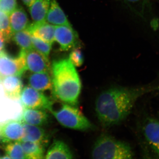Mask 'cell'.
Here are the masks:
<instances>
[{"instance_id":"cell-1","label":"cell","mask_w":159,"mask_h":159,"mask_svg":"<svg viewBox=\"0 0 159 159\" xmlns=\"http://www.w3.org/2000/svg\"><path fill=\"white\" fill-rule=\"evenodd\" d=\"M149 86L114 87L102 92L96 102V111L104 127L119 124L130 114L140 97L152 90Z\"/></svg>"},{"instance_id":"cell-2","label":"cell","mask_w":159,"mask_h":159,"mask_svg":"<svg viewBox=\"0 0 159 159\" xmlns=\"http://www.w3.org/2000/svg\"><path fill=\"white\" fill-rule=\"evenodd\" d=\"M51 67L53 96L61 102L76 106L81 83L76 67L69 58L54 61Z\"/></svg>"},{"instance_id":"cell-3","label":"cell","mask_w":159,"mask_h":159,"mask_svg":"<svg viewBox=\"0 0 159 159\" xmlns=\"http://www.w3.org/2000/svg\"><path fill=\"white\" fill-rule=\"evenodd\" d=\"M93 159H131L134 156L130 146L125 142L102 134L95 142L92 152Z\"/></svg>"},{"instance_id":"cell-4","label":"cell","mask_w":159,"mask_h":159,"mask_svg":"<svg viewBox=\"0 0 159 159\" xmlns=\"http://www.w3.org/2000/svg\"><path fill=\"white\" fill-rule=\"evenodd\" d=\"M49 111L61 125L66 128L86 130L93 127L89 120L74 106L64 103L57 109L51 108Z\"/></svg>"},{"instance_id":"cell-5","label":"cell","mask_w":159,"mask_h":159,"mask_svg":"<svg viewBox=\"0 0 159 159\" xmlns=\"http://www.w3.org/2000/svg\"><path fill=\"white\" fill-rule=\"evenodd\" d=\"M25 51L21 50L16 57L10 56L4 50L0 52V81L8 76H22L25 71Z\"/></svg>"},{"instance_id":"cell-6","label":"cell","mask_w":159,"mask_h":159,"mask_svg":"<svg viewBox=\"0 0 159 159\" xmlns=\"http://www.w3.org/2000/svg\"><path fill=\"white\" fill-rule=\"evenodd\" d=\"M20 99L23 108L41 109L48 110L53 101L43 92L29 85L23 88Z\"/></svg>"},{"instance_id":"cell-7","label":"cell","mask_w":159,"mask_h":159,"mask_svg":"<svg viewBox=\"0 0 159 159\" xmlns=\"http://www.w3.org/2000/svg\"><path fill=\"white\" fill-rule=\"evenodd\" d=\"M54 39L63 51L73 50L80 44L78 34L72 26H55Z\"/></svg>"},{"instance_id":"cell-8","label":"cell","mask_w":159,"mask_h":159,"mask_svg":"<svg viewBox=\"0 0 159 159\" xmlns=\"http://www.w3.org/2000/svg\"><path fill=\"white\" fill-rule=\"evenodd\" d=\"M23 136V123L19 119L0 123V141L3 143L21 142Z\"/></svg>"},{"instance_id":"cell-9","label":"cell","mask_w":159,"mask_h":159,"mask_svg":"<svg viewBox=\"0 0 159 159\" xmlns=\"http://www.w3.org/2000/svg\"><path fill=\"white\" fill-rule=\"evenodd\" d=\"M26 70L33 73H49L51 74V67L48 58L34 48L25 51Z\"/></svg>"},{"instance_id":"cell-10","label":"cell","mask_w":159,"mask_h":159,"mask_svg":"<svg viewBox=\"0 0 159 159\" xmlns=\"http://www.w3.org/2000/svg\"><path fill=\"white\" fill-rule=\"evenodd\" d=\"M143 132L151 148L159 157V121L148 118L143 126Z\"/></svg>"},{"instance_id":"cell-11","label":"cell","mask_w":159,"mask_h":159,"mask_svg":"<svg viewBox=\"0 0 159 159\" xmlns=\"http://www.w3.org/2000/svg\"><path fill=\"white\" fill-rule=\"evenodd\" d=\"M21 77L17 75L8 76L0 81L6 97L12 100L20 99L23 89Z\"/></svg>"},{"instance_id":"cell-12","label":"cell","mask_w":159,"mask_h":159,"mask_svg":"<svg viewBox=\"0 0 159 159\" xmlns=\"http://www.w3.org/2000/svg\"><path fill=\"white\" fill-rule=\"evenodd\" d=\"M26 30L33 36L40 39L52 45L55 41V26L46 21L38 24L31 23Z\"/></svg>"},{"instance_id":"cell-13","label":"cell","mask_w":159,"mask_h":159,"mask_svg":"<svg viewBox=\"0 0 159 159\" xmlns=\"http://www.w3.org/2000/svg\"><path fill=\"white\" fill-rule=\"evenodd\" d=\"M49 116L45 109L23 108L19 119L23 123L42 126L48 121Z\"/></svg>"},{"instance_id":"cell-14","label":"cell","mask_w":159,"mask_h":159,"mask_svg":"<svg viewBox=\"0 0 159 159\" xmlns=\"http://www.w3.org/2000/svg\"><path fill=\"white\" fill-rule=\"evenodd\" d=\"M51 74L49 73H33L30 72L27 76L28 85L33 89L43 92L52 89Z\"/></svg>"},{"instance_id":"cell-15","label":"cell","mask_w":159,"mask_h":159,"mask_svg":"<svg viewBox=\"0 0 159 159\" xmlns=\"http://www.w3.org/2000/svg\"><path fill=\"white\" fill-rule=\"evenodd\" d=\"M46 21L54 26H72L56 0H51Z\"/></svg>"},{"instance_id":"cell-16","label":"cell","mask_w":159,"mask_h":159,"mask_svg":"<svg viewBox=\"0 0 159 159\" xmlns=\"http://www.w3.org/2000/svg\"><path fill=\"white\" fill-rule=\"evenodd\" d=\"M23 127L24 136L22 141L36 142L45 145L48 143V136L45 131L39 126L23 123Z\"/></svg>"},{"instance_id":"cell-17","label":"cell","mask_w":159,"mask_h":159,"mask_svg":"<svg viewBox=\"0 0 159 159\" xmlns=\"http://www.w3.org/2000/svg\"><path fill=\"white\" fill-rule=\"evenodd\" d=\"M12 34L27 29L30 23L28 15L22 7L17 6L9 15Z\"/></svg>"},{"instance_id":"cell-18","label":"cell","mask_w":159,"mask_h":159,"mask_svg":"<svg viewBox=\"0 0 159 159\" xmlns=\"http://www.w3.org/2000/svg\"><path fill=\"white\" fill-rule=\"evenodd\" d=\"M74 155L68 145L64 142L60 140H55L51 144L47 153L45 159H73Z\"/></svg>"},{"instance_id":"cell-19","label":"cell","mask_w":159,"mask_h":159,"mask_svg":"<svg viewBox=\"0 0 159 159\" xmlns=\"http://www.w3.org/2000/svg\"><path fill=\"white\" fill-rule=\"evenodd\" d=\"M51 0H36L29 8V12L33 23L46 21V17L50 6Z\"/></svg>"},{"instance_id":"cell-20","label":"cell","mask_w":159,"mask_h":159,"mask_svg":"<svg viewBox=\"0 0 159 159\" xmlns=\"http://www.w3.org/2000/svg\"><path fill=\"white\" fill-rule=\"evenodd\" d=\"M26 159L45 158L46 145L36 142L22 141L20 142Z\"/></svg>"},{"instance_id":"cell-21","label":"cell","mask_w":159,"mask_h":159,"mask_svg":"<svg viewBox=\"0 0 159 159\" xmlns=\"http://www.w3.org/2000/svg\"><path fill=\"white\" fill-rule=\"evenodd\" d=\"M131 10L139 16L146 18L150 12V4L149 0H124Z\"/></svg>"},{"instance_id":"cell-22","label":"cell","mask_w":159,"mask_h":159,"mask_svg":"<svg viewBox=\"0 0 159 159\" xmlns=\"http://www.w3.org/2000/svg\"><path fill=\"white\" fill-rule=\"evenodd\" d=\"M11 39L21 48L27 51L33 49L31 39V34L27 30L18 31L13 33Z\"/></svg>"},{"instance_id":"cell-23","label":"cell","mask_w":159,"mask_h":159,"mask_svg":"<svg viewBox=\"0 0 159 159\" xmlns=\"http://www.w3.org/2000/svg\"><path fill=\"white\" fill-rule=\"evenodd\" d=\"M4 148L9 158L26 159L20 142L6 143Z\"/></svg>"},{"instance_id":"cell-24","label":"cell","mask_w":159,"mask_h":159,"mask_svg":"<svg viewBox=\"0 0 159 159\" xmlns=\"http://www.w3.org/2000/svg\"><path fill=\"white\" fill-rule=\"evenodd\" d=\"M31 42L33 48L49 59L52 45L31 34Z\"/></svg>"},{"instance_id":"cell-25","label":"cell","mask_w":159,"mask_h":159,"mask_svg":"<svg viewBox=\"0 0 159 159\" xmlns=\"http://www.w3.org/2000/svg\"><path fill=\"white\" fill-rule=\"evenodd\" d=\"M0 31L2 33L6 41L11 39V32L9 15L2 11H0Z\"/></svg>"},{"instance_id":"cell-26","label":"cell","mask_w":159,"mask_h":159,"mask_svg":"<svg viewBox=\"0 0 159 159\" xmlns=\"http://www.w3.org/2000/svg\"><path fill=\"white\" fill-rule=\"evenodd\" d=\"M69 58L72 63L77 67L81 66L84 61L82 51L78 47L72 50Z\"/></svg>"},{"instance_id":"cell-27","label":"cell","mask_w":159,"mask_h":159,"mask_svg":"<svg viewBox=\"0 0 159 159\" xmlns=\"http://www.w3.org/2000/svg\"><path fill=\"white\" fill-rule=\"evenodd\" d=\"M16 0H0V11L9 15L17 7Z\"/></svg>"},{"instance_id":"cell-28","label":"cell","mask_w":159,"mask_h":159,"mask_svg":"<svg viewBox=\"0 0 159 159\" xmlns=\"http://www.w3.org/2000/svg\"><path fill=\"white\" fill-rule=\"evenodd\" d=\"M5 42L6 41L5 38L3 36L2 33L0 31V52L3 50L5 46Z\"/></svg>"},{"instance_id":"cell-29","label":"cell","mask_w":159,"mask_h":159,"mask_svg":"<svg viewBox=\"0 0 159 159\" xmlns=\"http://www.w3.org/2000/svg\"><path fill=\"white\" fill-rule=\"evenodd\" d=\"M35 1L36 0H22L24 4L28 7L32 5Z\"/></svg>"}]
</instances>
